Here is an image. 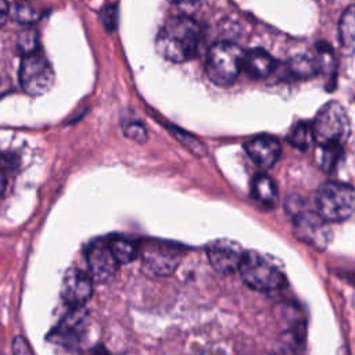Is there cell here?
Segmentation results:
<instances>
[{
	"instance_id": "obj_1",
	"label": "cell",
	"mask_w": 355,
	"mask_h": 355,
	"mask_svg": "<svg viewBox=\"0 0 355 355\" xmlns=\"http://www.w3.org/2000/svg\"><path fill=\"white\" fill-rule=\"evenodd\" d=\"M200 43V26L187 15H173L159 28L157 53L172 62H186L196 57Z\"/></svg>"
},
{
	"instance_id": "obj_2",
	"label": "cell",
	"mask_w": 355,
	"mask_h": 355,
	"mask_svg": "<svg viewBox=\"0 0 355 355\" xmlns=\"http://www.w3.org/2000/svg\"><path fill=\"white\" fill-rule=\"evenodd\" d=\"M237 270L243 282L257 291H275L286 284V276L279 263L257 251H244Z\"/></svg>"
},
{
	"instance_id": "obj_3",
	"label": "cell",
	"mask_w": 355,
	"mask_h": 355,
	"mask_svg": "<svg viewBox=\"0 0 355 355\" xmlns=\"http://www.w3.org/2000/svg\"><path fill=\"white\" fill-rule=\"evenodd\" d=\"M311 129L313 141L318 143V147H343L349 137L351 123L344 107L337 101H329L318 111L311 123Z\"/></svg>"
},
{
	"instance_id": "obj_4",
	"label": "cell",
	"mask_w": 355,
	"mask_h": 355,
	"mask_svg": "<svg viewBox=\"0 0 355 355\" xmlns=\"http://www.w3.org/2000/svg\"><path fill=\"white\" fill-rule=\"evenodd\" d=\"M244 50L232 42L215 43L207 55L205 72L211 82L218 86L232 85L241 72Z\"/></svg>"
},
{
	"instance_id": "obj_5",
	"label": "cell",
	"mask_w": 355,
	"mask_h": 355,
	"mask_svg": "<svg viewBox=\"0 0 355 355\" xmlns=\"http://www.w3.org/2000/svg\"><path fill=\"white\" fill-rule=\"evenodd\" d=\"M354 189L340 182H326L316 193V211L326 222H343L354 214Z\"/></svg>"
},
{
	"instance_id": "obj_6",
	"label": "cell",
	"mask_w": 355,
	"mask_h": 355,
	"mask_svg": "<svg viewBox=\"0 0 355 355\" xmlns=\"http://www.w3.org/2000/svg\"><path fill=\"white\" fill-rule=\"evenodd\" d=\"M19 82L24 92L31 96H42L53 87L55 82L53 67L39 50L24 55L19 67Z\"/></svg>"
},
{
	"instance_id": "obj_7",
	"label": "cell",
	"mask_w": 355,
	"mask_h": 355,
	"mask_svg": "<svg viewBox=\"0 0 355 355\" xmlns=\"http://www.w3.org/2000/svg\"><path fill=\"white\" fill-rule=\"evenodd\" d=\"M143 259V269L153 276H168L180 263L184 250L178 244L150 240L139 250Z\"/></svg>"
},
{
	"instance_id": "obj_8",
	"label": "cell",
	"mask_w": 355,
	"mask_h": 355,
	"mask_svg": "<svg viewBox=\"0 0 355 355\" xmlns=\"http://www.w3.org/2000/svg\"><path fill=\"white\" fill-rule=\"evenodd\" d=\"M294 234L305 244L323 251L331 240V229L318 212L301 211L293 219Z\"/></svg>"
},
{
	"instance_id": "obj_9",
	"label": "cell",
	"mask_w": 355,
	"mask_h": 355,
	"mask_svg": "<svg viewBox=\"0 0 355 355\" xmlns=\"http://www.w3.org/2000/svg\"><path fill=\"white\" fill-rule=\"evenodd\" d=\"M211 266L222 275H230L239 269L244 250L233 240L218 239L205 248Z\"/></svg>"
},
{
	"instance_id": "obj_10",
	"label": "cell",
	"mask_w": 355,
	"mask_h": 355,
	"mask_svg": "<svg viewBox=\"0 0 355 355\" xmlns=\"http://www.w3.org/2000/svg\"><path fill=\"white\" fill-rule=\"evenodd\" d=\"M86 258L90 277L98 283L110 280L119 266V263L111 252L108 241L104 240L93 241L87 248Z\"/></svg>"
},
{
	"instance_id": "obj_11",
	"label": "cell",
	"mask_w": 355,
	"mask_h": 355,
	"mask_svg": "<svg viewBox=\"0 0 355 355\" xmlns=\"http://www.w3.org/2000/svg\"><path fill=\"white\" fill-rule=\"evenodd\" d=\"M93 293V279L80 269H69L62 279L61 295L69 306H83Z\"/></svg>"
},
{
	"instance_id": "obj_12",
	"label": "cell",
	"mask_w": 355,
	"mask_h": 355,
	"mask_svg": "<svg viewBox=\"0 0 355 355\" xmlns=\"http://www.w3.org/2000/svg\"><path fill=\"white\" fill-rule=\"evenodd\" d=\"M72 309L61 319L57 327L50 334V340L64 347L76 345L85 333L86 312L82 306H71Z\"/></svg>"
},
{
	"instance_id": "obj_13",
	"label": "cell",
	"mask_w": 355,
	"mask_h": 355,
	"mask_svg": "<svg viewBox=\"0 0 355 355\" xmlns=\"http://www.w3.org/2000/svg\"><path fill=\"white\" fill-rule=\"evenodd\" d=\"M248 157L261 169L272 168L282 155V144L273 136H257L244 144Z\"/></svg>"
},
{
	"instance_id": "obj_14",
	"label": "cell",
	"mask_w": 355,
	"mask_h": 355,
	"mask_svg": "<svg viewBox=\"0 0 355 355\" xmlns=\"http://www.w3.org/2000/svg\"><path fill=\"white\" fill-rule=\"evenodd\" d=\"M276 68L273 57L263 49H251L244 51L241 71L252 79L268 78Z\"/></svg>"
},
{
	"instance_id": "obj_15",
	"label": "cell",
	"mask_w": 355,
	"mask_h": 355,
	"mask_svg": "<svg viewBox=\"0 0 355 355\" xmlns=\"http://www.w3.org/2000/svg\"><path fill=\"white\" fill-rule=\"evenodd\" d=\"M251 197L265 208H273L277 202V187L270 176L258 173L251 183Z\"/></svg>"
},
{
	"instance_id": "obj_16",
	"label": "cell",
	"mask_w": 355,
	"mask_h": 355,
	"mask_svg": "<svg viewBox=\"0 0 355 355\" xmlns=\"http://www.w3.org/2000/svg\"><path fill=\"white\" fill-rule=\"evenodd\" d=\"M316 49L318 51L315 54V60L318 65V75L324 76L327 87H334V79H336V71H337L334 53L327 43H318Z\"/></svg>"
},
{
	"instance_id": "obj_17",
	"label": "cell",
	"mask_w": 355,
	"mask_h": 355,
	"mask_svg": "<svg viewBox=\"0 0 355 355\" xmlns=\"http://www.w3.org/2000/svg\"><path fill=\"white\" fill-rule=\"evenodd\" d=\"M288 71L298 79H309L318 75V65L315 55L309 53H298L288 61Z\"/></svg>"
},
{
	"instance_id": "obj_18",
	"label": "cell",
	"mask_w": 355,
	"mask_h": 355,
	"mask_svg": "<svg viewBox=\"0 0 355 355\" xmlns=\"http://www.w3.org/2000/svg\"><path fill=\"white\" fill-rule=\"evenodd\" d=\"M338 40L343 49L352 51L355 42V15L354 6H348L338 22Z\"/></svg>"
},
{
	"instance_id": "obj_19",
	"label": "cell",
	"mask_w": 355,
	"mask_h": 355,
	"mask_svg": "<svg viewBox=\"0 0 355 355\" xmlns=\"http://www.w3.org/2000/svg\"><path fill=\"white\" fill-rule=\"evenodd\" d=\"M108 245L119 265L129 263L130 261H133L139 255V250H140L137 243L123 239V237L108 240Z\"/></svg>"
},
{
	"instance_id": "obj_20",
	"label": "cell",
	"mask_w": 355,
	"mask_h": 355,
	"mask_svg": "<svg viewBox=\"0 0 355 355\" xmlns=\"http://www.w3.org/2000/svg\"><path fill=\"white\" fill-rule=\"evenodd\" d=\"M287 140H288V143L293 147H295L298 150H302V151L308 150L311 147V144L313 143V136H312L311 125L304 122V121L297 122L291 128V130H290V133L287 136Z\"/></svg>"
},
{
	"instance_id": "obj_21",
	"label": "cell",
	"mask_w": 355,
	"mask_h": 355,
	"mask_svg": "<svg viewBox=\"0 0 355 355\" xmlns=\"http://www.w3.org/2000/svg\"><path fill=\"white\" fill-rule=\"evenodd\" d=\"M8 15H11V18L19 24H33L40 18V14L33 7L25 3L12 4Z\"/></svg>"
},
{
	"instance_id": "obj_22",
	"label": "cell",
	"mask_w": 355,
	"mask_h": 355,
	"mask_svg": "<svg viewBox=\"0 0 355 355\" xmlns=\"http://www.w3.org/2000/svg\"><path fill=\"white\" fill-rule=\"evenodd\" d=\"M171 132L176 137V140H179L184 147H187L197 157H204L207 154L205 146L197 137H194V136L189 135L187 132H183L178 128H171Z\"/></svg>"
},
{
	"instance_id": "obj_23",
	"label": "cell",
	"mask_w": 355,
	"mask_h": 355,
	"mask_svg": "<svg viewBox=\"0 0 355 355\" xmlns=\"http://www.w3.org/2000/svg\"><path fill=\"white\" fill-rule=\"evenodd\" d=\"M17 47L22 55L32 54L39 50L37 32L35 29H25L19 32L17 39Z\"/></svg>"
},
{
	"instance_id": "obj_24",
	"label": "cell",
	"mask_w": 355,
	"mask_h": 355,
	"mask_svg": "<svg viewBox=\"0 0 355 355\" xmlns=\"http://www.w3.org/2000/svg\"><path fill=\"white\" fill-rule=\"evenodd\" d=\"M319 161L320 166L326 171H331L336 168L337 162L341 158L343 154V147L341 146H326V147H319Z\"/></svg>"
},
{
	"instance_id": "obj_25",
	"label": "cell",
	"mask_w": 355,
	"mask_h": 355,
	"mask_svg": "<svg viewBox=\"0 0 355 355\" xmlns=\"http://www.w3.org/2000/svg\"><path fill=\"white\" fill-rule=\"evenodd\" d=\"M125 135L136 141H146L147 139V130L144 128L143 123L140 122H130L126 128H125Z\"/></svg>"
},
{
	"instance_id": "obj_26",
	"label": "cell",
	"mask_w": 355,
	"mask_h": 355,
	"mask_svg": "<svg viewBox=\"0 0 355 355\" xmlns=\"http://www.w3.org/2000/svg\"><path fill=\"white\" fill-rule=\"evenodd\" d=\"M12 355H33L29 344L24 337L18 336L12 340Z\"/></svg>"
},
{
	"instance_id": "obj_27",
	"label": "cell",
	"mask_w": 355,
	"mask_h": 355,
	"mask_svg": "<svg viewBox=\"0 0 355 355\" xmlns=\"http://www.w3.org/2000/svg\"><path fill=\"white\" fill-rule=\"evenodd\" d=\"M8 14H10V6L7 0H0V26L4 25Z\"/></svg>"
},
{
	"instance_id": "obj_28",
	"label": "cell",
	"mask_w": 355,
	"mask_h": 355,
	"mask_svg": "<svg viewBox=\"0 0 355 355\" xmlns=\"http://www.w3.org/2000/svg\"><path fill=\"white\" fill-rule=\"evenodd\" d=\"M168 1H171V3H173V4H180V6H183V4H193V3H196L197 0H168Z\"/></svg>"
},
{
	"instance_id": "obj_29",
	"label": "cell",
	"mask_w": 355,
	"mask_h": 355,
	"mask_svg": "<svg viewBox=\"0 0 355 355\" xmlns=\"http://www.w3.org/2000/svg\"><path fill=\"white\" fill-rule=\"evenodd\" d=\"M4 187H6V178H4L3 172L0 171V194L4 191Z\"/></svg>"
}]
</instances>
